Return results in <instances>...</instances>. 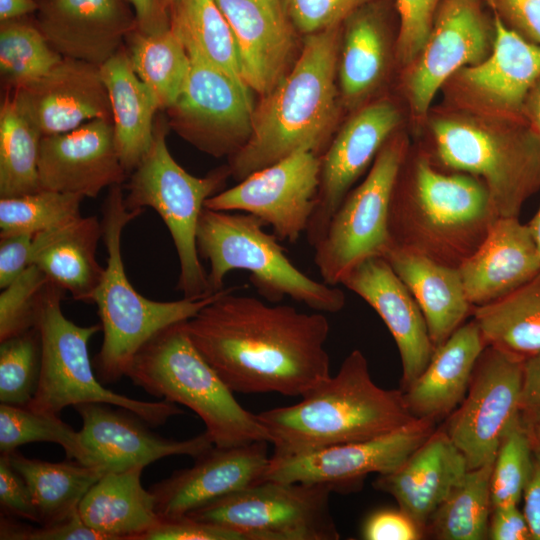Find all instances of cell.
Instances as JSON below:
<instances>
[{
  "label": "cell",
  "mask_w": 540,
  "mask_h": 540,
  "mask_svg": "<svg viewBox=\"0 0 540 540\" xmlns=\"http://www.w3.org/2000/svg\"><path fill=\"white\" fill-rule=\"evenodd\" d=\"M341 24L305 35L299 57L254 109L251 134L229 157L238 182L300 149L322 156L338 117Z\"/></svg>",
  "instance_id": "obj_2"
},
{
  "label": "cell",
  "mask_w": 540,
  "mask_h": 540,
  "mask_svg": "<svg viewBox=\"0 0 540 540\" xmlns=\"http://www.w3.org/2000/svg\"><path fill=\"white\" fill-rule=\"evenodd\" d=\"M493 24L489 54L456 75L464 90L480 104L505 118H523L525 99L540 77V44L511 30L495 14Z\"/></svg>",
  "instance_id": "obj_27"
},
{
  "label": "cell",
  "mask_w": 540,
  "mask_h": 540,
  "mask_svg": "<svg viewBox=\"0 0 540 540\" xmlns=\"http://www.w3.org/2000/svg\"><path fill=\"white\" fill-rule=\"evenodd\" d=\"M50 282L35 264L29 265L0 294V342L35 327L42 293Z\"/></svg>",
  "instance_id": "obj_46"
},
{
  "label": "cell",
  "mask_w": 540,
  "mask_h": 540,
  "mask_svg": "<svg viewBox=\"0 0 540 540\" xmlns=\"http://www.w3.org/2000/svg\"><path fill=\"white\" fill-rule=\"evenodd\" d=\"M321 156L300 149L258 170L205 201V208L253 214L271 226L279 241L296 242L313 214Z\"/></svg>",
  "instance_id": "obj_15"
},
{
  "label": "cell",
  "mask_w": 540,
  "mask_h": 540,
  "mask_svg": "<svg viewBox=\"0 0 540 540\" xmlns=\"http://www.w3.org/2000/svg\"><path fill=\"white\" fill-rule=\"evenodd\" d=\"M170 127L166 115L157 114L151 146L125 184L129 210L154 209L167 226L178 261L177 289L185 298L213 294L208 274L197 250L196 231L205 201L224 190L228 166L196 177L184 170L169 152L166 136Z\"/></svg>",
  "instance_id": "obj_9"
},
{
  "label": "cell",
  "mask_w": 540,
  "mask_h": 540,
  "mask_svg": "<svg viewBox=\"0 0 540 540\" xmlns=\"http://www.w3.org/2000/svg\"><path fill=\"white\" fill-rule=\"evenodd\" d=\"M533 453L529 428L519 415L506 430L493 463L492 508L520 502L532 475Z\"/></svg>",
  "instance_id": "obj_45"
},
{
  "label": "cell",
  "mask_w": 540,
  "mask_h": 540,
  "mask_svg": "<svg viewBox=\"0 0 540 540\" xmlns=\"http://www.w3.org/2000/svg\"><path fill=\"white\" fill-rule=\"evenodd\" d=\"M266 441L234 447L213 445L194 464L149 489L161 517L181 516L264 481L270 456Z\"/></svg>",
  "instance_id": "obj_21"
},
{
  "label": "cell",
  "mask_w": 540,
  "mask_h": 540,
  "mask_svg": "<svg viewBox=\"0 0 540 540\" xmlns=\"http://www.w3.org/2000/svg\"><path fill=\"white\" fill-rule=\"evenodd\" d=\"M143 468L104 473L83 497L81 519L105 540H139L157 523L155 498L141 483Z\"/></svg>",
  "instance_id": "obj_33"
},
{
  "label": "cell",
  "mask_w": 540,
  "mask_h": 540,
  "mask_svg": "<svg viewBox=\"0 0 540 540\" xmlns=\"http://www.w3.org/2000/svg\"><path fill=\"white\" fill-rule=\"evenodd\" d=\"M131 66L155 96L160 111L178 99L190 68L186 47L170 28L157 34L133 30L125 40Z\"/></svg>",
  "instance_id": "obj_37"
},
{
  "label": "cell",
  "mask_w": 540,
  "mask_h": 540,
  "mask_svg": "<svg viewBox=\"0 0 540 540\" xmlns=\"http://www.w3.org/2000/svg\"><path fill=\"white\" fill-rule=\"evenodd\" d=\"M136 17L137 30L157 34L171 28V17L162 0H127Z\"/></svg>",
  "instance_id": "obj_57"
},
{
  "label": "cell",
  "mask_w": 540,
  "mask_h": 540,
  "mask_svg": "<svg viewBox=\"0 0 540 540\" xmlns=\"http://www.w3.org/2000/svg\"><path fill=\"white\" fill-rule=\"evenodd\" d=\"M83 196L40 190L35 193L0 199V236L39 233L58 228L81 218Z\"/></svg>",
  "instance_id": "obj_43"
},
{
  "label": "cell",
  "mask_w": 540,
  "mask_h": 540,
  "mask_svg": "<svg viewBox=\"0 0 540 540\" xmlns=\"http://www.w3.org/2000/svg\"><path fill=\"white\" fill-rule=\"evenodd\" d=\"M301 397L296 404L257 414L274 447L273 456L369 440L416 418L401 389H384L372 380L368 361L358 349L343 360L334 376Z\"/></svg>",
  "instance_id": "obj_4"
},
{
  "label": "cell",
  "mask_w": 540,
  "mask_h": 540,
  "mask_svg": "<svg viewBox=\"0 0 540 540\" xmlns=\"http://www.w3.org/2000/svg\"><path fill=\"white\" fill-rule=\"evenodd\" d=\"M100 73L110 99L116 148L131 173L151 146L160 107L134 72L125 46L100 66Z\"/></svg>",
  "instance_id": "obj_34"
},
{
  "label": "cell",
  "mask_w": 540,
  "mask_h": 540,
  "mask_svg": "<svg viewBox=\"0 0 540 540\" xmlns=\"http://www.w3.org/2000/svg\"><path fill=\"white\" fill-rule=\"evenodd\" d=\"M36 24L65 58L101 66L137 28L127 0H36Z\"/></svg>",
  "instance_id": "obj_22"
},
{
  "label": "cell",
  "mask_w": 540,
  "mask_h": 540,
  "mask_svg": "<svg viewBox=\"0 0 540 540\" xmlns=\"http://www.w3.org/2000/svg\"><path fill=\"white\" fill-rule=\"evenodd\" d=\"M42 136L6 90L0 107V198L41 190L38 160Z\"/></svg>",
  "instance_id": "obj_38"
},
{
  "label": "cell",
  "mask_w": 540,
  "mask_h": 540,
  "mask_svg": "<svg viewBox=\"0 0 540 540\" xmlns=\"http://www.w3.org/2000/svg\"><path fill=\"white\" fill-rule=\"evenodd\" d=\"M524 360L486 346L467 393L443 430L467 460L468 469L495 460L500 442L520 415Z\"/></svg>",
  "instance_id": "obj_14"
},
{
  "label": "cell",
  "mask_w": 540,
  "mask_h": 540,
  "mask_svg": "<svg viewBox=\"0 0 540 540\" xmlns=\"http://www.w3.org/2000/svg\"><path fill=\"white\" fill-rule=\"evenodd\" d=\"M124 198L122 186H112L102 207L107 265L92 303L98 308L103 342L92 362L103 384L126 376L134 357L151 338L171 325L192 318L221 291L203 298L183 297L167 302L147 299L136 291L126 275L121 239L126 225L144 209L129 210Z\"/></svg>",
  "instance_id": "obj_5"
},
{
  "label": "cell",
  "mask_w": 540,
  "mask_h": 540,
  "mask_svg": "<svg viewBox=\"0 0 540 540\" xmlns=\"http://www.w3.org/2000/svg\"><path fill=\"white\" fill-rule=\"evenodd\" d=\"M493 36L487 0H440L429 36L406 78L413 112L424 117L448 78L486 58Z\"/></svg>",
  "instance_id": "obj_17"
},
{
  "label": "cell",
  "mask_w": 540,
  "mask_h": 540,
  "mask_svg": "<svg viewBox=\"0 0 540 540\" xmlns=\"http://www.w3.org/2000/svg\"><path fill=\"white\" fill-rule=\"evenodd\" d=\"M0 507L1 513L40 523L30 488L6 454L0 456Z\"/></svg>",
  "instance_id": "obj_50"
},
{
  "label": "cell",
  "mask_w": 540,
  "mask_h": 540,
  "mask_svg": "<svg viewBox=\"0 0 540 540\" xmlns=\"http://www.w3.org/2000/svg\"><path fill=\"white\" fill-rule=\"evenodd\" d=\"M18 540H105V538L87 526L77 512L69 519L54 525L33 527L23 522Z\"/></svg>",
  "instance_id": "obj_54"
},
{
  "label": "cell",
  "mask_w": 540,
  "mask_h": 540,
  "mask_svg": "<svg viewBox=\"0 0 540 540\" xmlns=\"http://www.w3.org/2000/svg\"><path fill=\"white\" fill-rule=\"evenodd\" d=\"M396 13L395 0H376L342 22L337 81L348 107L360 104L381 83L388 62L390 24Z\"/></svg>",
  "instance_id": "obj_29"
},
{
  "label": "cell",
  "mask_w": 540,
  "mask_h": 540,
  "mask_svg": "<svg viewBox=\"0 0 540 540\" xmlns=\"http://www.w3.org/2000/svg\"><path fill=\"white\" fill-rule=\"evenodd\" d=\"M523 513L528 522L532 540H540V456L534 453L531 478L525 488Z\"/></svg>",
  "instance_id": "obj_58"
},
{
  "label": "cell",
  "mask_w": 540,
  "mask_h": 540,
  "mask_svg": "<svg viewBox=\"0 0 540 540\" xmlns=\"http://www.w3.org/2000/svg\"><path fill=\"white\" fill-rule=\"evenodd\" d=\"M398 11L397 57L410 65L421 52L431 31L440 0H395Z\"/></svg>",
  "instance_id": "obj_48"
},
{
  "label": "cell",
  "mask_w": 540,
  "mask_h": 540,
  "mask_svg": "<svg viewBox=\"0 0 540 540\" xmlns=\"http://www.w3.org/2000/svg\"><path fill=\"white\" fill-rule=\"evenodd\" d=\"M184 322L151 338L134 357L126 377L148 394L194 411L217 447L269 442L257 414L238 403L234 392L194 346Z\"/></svg>",
  "instance_id": "obj_6"
},
{
  "label": "cell",
  "mask_w": 540,
  "mask_h": 540,
  "mask_svg": "<svg viewBox=\"0 0 540 540\" xmlns=\"http://www.w3.org/2000/svg\"><path fill=\"white\" fill-rule=\"evenodd\" d=\"M63 58L29 15L0 21V74L6 90L40 79Z\"/></svg>",
  "instance_id": "obj_41"
},
{
  "label": "cell",
  "mask_w": 540,
  "mask_h": 540,
  "mask_svg": "<svg viewBox=\"0 0 540 540\" xmlns=\"http://www.w3.org/2000/svg\"><path fill=\"white\" fill-rule=\"evenodd\" d=\"M34 234L0 236V288L9 285L31 265Z\"/></svg>",
  "instance_id": "obj_53"
},
{
  "label": "cell",
  "mask_w": 540,
  "mask_h": 540,
  "mask_svg": "<svg viewBox=\"0 0 540 540\" xmlns=\"http://www.w3.org/2000/svg\"><path fill=\"white\" fill-rule=\"evenodd\" d=\"M181 1L182 0H162L170 14L178 7Z\"/></svg>",
  "instance_id": "obj_63"
},
{
  "label": "cell",
  "mask_w": 540,
  "mask_h": 540,
  "mask_svg": "<svg viewBox=\"0 0 540 540\" xmlns=\"http://www.w3.org/2000/svg\"><path fill=\"white\" fill-rule=\"evenodd\" d=\"M326 485L264 480L188 513L244 540H337Z\"/></svg>",
  "instance_id": "obj_11"
},
{
  "label": "cell",
  "mask_w": 540,
  "mask_h": 540,
  "mask_svg": "<svg viewBox=\"0 0 540 540\" xmlns=\"http://www.w3.org/2000/svg\"><path fill=\"white\" fill-rule=\"evenodd\" d=\"M493 461L468 470L461 484L431 517L426 533L439 540H483L488 536Z\"/></svg>",
  "instance_id": "obj_39"
},
{
  "label": "cell",
  "mask_w": 540,
  "mask_h": 540,
  "mask_svg": "<svg viewBox=\"0 0 540 540\" xmlns=\"http://www.w3.org/2000/svg\"><path fill=\"white\" fill-rule=\"evenodd\" d=\"M51 442L60 445L69 460L84 464L86 452L79 431L58 414L37 412L27 406L1 403L0 452L9 454L23 444Z\"/></svg>",
  "instance_id": "obj_42"
},
{
  "label": "cell",
  "mask_w": 540,
  "mask_h": 540,
  "mask_svg": "<svg viewBox=\"0 0 540 540\" xmlns=\"http://www.w3.org/2000/svg\"><path fill=\"white\" fill-rule=\"evenodd\" d=\"M139 540H244L229 529L196 520L189 515L161 517Z\"/></svg>",
  "instance_id": "obj_49"
},
{
  "label": "cell",
  "mask_w": 540,
  "mask_h": 540,
  "mask_svg": "<svg viewBox=\"0 0 540 540\" xmlns=\"http://www.w3.org/2000/svg\"><path fill=\"white\" fill-rule=\"evenodd\" d=\"M376 0H281L287 19L304 36L340 25L354 11Z\"/></svg>",
  "instance_id": "obj_47"
},
{
  "label": "cell",
  "mask_w": 540,
  "mask_h": 540,
  "mask_svg": "<svg viewBox=\"0 0 540 540\" xmlns=\"http://www.w3.org/2000/svg\"><path fill=\"white\" fill-rule=\"evenodd\" d=\"M257 216L239 211L202 210L196 231L200 258L209 263L212 292L224 289L225 276L233 270L249 272V281L270 303L285 297L314 311L336 313L345 306L343 291L317 281L298 269L285 254L278 238L264 230Z\"/></svg>",
  "instance_id": "obj_7"
},
{
  "label": "cell",
  "mask_w": 540,
  "mask_h": 540,
  "mask_svg": "<svg viewBox=\"0 0 540 540\" xmlns=\"http://www.w3.org/2000/svg\"><path fill=\"white\" fill-rule=\"evenodd\" d=\"M432 418H415L387 434L294 456H270L264 480L326 485L341 491L371 473L401 466L436 430Z\"/></svg>",
  "instance_id": "obj_16"
},
{
  "label": "cell",
  "mask_w": 540,
  "mask_h": 540,
  "mask_svg": "<svg viewBox=\"0 0 540 540\" xmlns=\"http://www.w3.org/2000/svg\"><path fill=\"white\" fill-rule=\"evenodd\" d=\"M408 153L406 140L393 135L381 148L366 178L345 196L323 238L313 247L323 282L337 286L359 263L384 257L393 187Z\"/></svg>",
  "instance_id": "obj_12"
},
{
  "label": "cell",
  "mask_w": 540,
  "mask_h": 540,
  "mask_svg": "<svg viewBox=\"0 0 540 540\" xmlns=\"http://www.w3.org/2000/svg\"><path fill=\"white\" fill-rule=\"evenodd\" d=\"M499 217L481 179L443 172L427 153L408 151L390 200L391 246L459 268Z\"/></svg>",
  "instance_id": "obj_3"
},
{
  "label": "cell",
  "mask_w": 540,
  "mask_h": 540,
  "mask_svg": "<svg viewBox=\"0 0 540 540\" xmlns=\"http://www.w3.org/2000/svg\"><path fill=\"white\" fill-rule=\"evenodd\" d=\"M540 256V207L527 223Z\"/></svg>",
  "instance_id": "obj_61"
},
{
  "label": "cell",
  "mask_w": 540,
  "mask_h": 540,
  "mask_svg": "<svg viewBox=\"0 0 540 540\" xmlns=\"http://www.w3.org/2000/svg\"><path fill=\"white\" fill-rule=\"evenodd\" d=\"M431 131L433 163L481 179L500 217H519L540 189V138L523 118H503L494 126L443 117Z\"/></svg>",
  "instance_id": "obj_8"
},
{
  "label": "cell",
  "mask_w": 540,
  "mask_h": 540,
  "mask_svg": "<svg viewBox=\"0 0 540 540\" xmlns=\"http://www.w3.org/2000/svg\"><path fill=\"white\" fill-rule=\"evenodd\" d=\"M276 9L283 10L281 0H260ZM284 12V11H283Z\"/></svg>",
  "instance_id": "obj_64"
},
{
  "label": "cell",
  "mask_w": 540,
  "mask_h": 540,
  "mask_svg": "<svg viewBox=\"0 0 540 540\" xmlns=\"http://www.w3.org/2000/svg\"><path fill=\"white\" fill-rule=\"evenodd\" d=\"M37 8L36 0H0V21L28 16Z\"/></svg>",
  "instance_id": "obj_60"
},
{
  "label": "cell",
  "mask_w": 540,
  "mask_h": 540,
  "mask_svg": "<svg viewBox=\"0 0 540 540\" xmlns=\"http://www.w3.org/2000/svg\"><path fill=\"white\" fill-rule=\"evenodd\" d=\"M73 408L82 419L79 434L86 452L84 465L103 474L145 467L175 455L195 459L214 445L206 431L184 440L161 437L139 416L115 405L82 403Z\"/></svg>",
  "instance_id": "obj_19"
},
{
  "label": "cell",
  "mask_w": 540,
  "mask_h": 540,
  "mask_svg": "<svg viewBox=\"0 0 540 540\" xmlns=\"http://www.w3.org/2000/svg\"><path fill=\"white\" fill-rule=\"evenodd\" d=\"M424 535V531L399 508L372 513L362 528V536L367 540H419Z\"/></svg>",
  "instance_id": "obj_52"
},
{
  "label": "cell",
  "mask_w": 540,
  "mask_h": 540,
  "mask_svg": "<svg viewBox=\"0 0 540 540\" xmlns=\"http://www.w3.org/2000/svg\"><path fill=\"white\" fill-rule=\"evenodd\" d=\"M38 172L41 190L84 198L121 185L129 174L116 148L112 119H94L65 133L42 136Z\"/></svg>",
  "instance_id": "obj_20"
},
{
  "label": "cell",
  "mask_w": 540,
  "mask_h": 540,
  "mask_svg": "<svg viewBox=\"0 0 540 540\" xmlns=\"http://www.w3.org/2000/svg\"><path fill=\"white\" fill-rule=\"evenodd\" d=\"M228 287L184 322L192 343L233 391L303 396L328 379L322 312L269 305Z\"/></svg>",
  "instance_id": "obj_1"
},
{
  "label": "cell",
  "mask_w": 540,
  "mask_h": 540,
  "mask_svg": "<svg viewBox=\"0 0 540 540\" xmlns=\"http://www.w3.org/2000/svg\"><path fill=\"white\" fill-rule=\"evenodd\" d=\"M468 470L465 456L441 428L397 469L379 474L373 486L390 494L426 534L431 517Z\"/></svg>",
  "instance_id": "obj_26"
},
{
  "label": "cell",
  "mask_w": 540,
  "mask_h": 540,
  "mask_svg": "<svg viewBox=\"0 0 540 540\" xmlns=\"http://www.w3.org/2000/svg\"><path fill=\"white\" fill-rule=\"evenodd\" d=\"M488 539L532 540L531 531L523 511L518 504L497 505L492 508Z\"/></svg>",
  "instance_id": "obj_55"
},
{
  "label": "cell",
  "mask_w": 540,
  "mask_h": 540,
  "mask_svg": "<svg viewBox=\"0 0 540 540\" xmlns=\"http://www.w3.org/2000/svg\"><path fill=\"white\" fill-rule=\"evenodd\" d=\"M472 306L497 300L540 274V256L527 223L499 217L458 268Z\"/></svg>",
  "instance_id": "obj_28"
},
{
  "label": "cell",
  "mask_w": 540,
  "mask_h": 540,
  "mask_svg": "<svg viewBox=\"0 0 540 540\" xmlns=\"http://www.w3.org/2000/svg\"><path fill=\"white\" fill-rule=\"evenodd\" d=\"M103 237L96 216L81 217L67 225L34 234L31 264L76 301L92 303L105 268L96 259Z\"/></svg>",
  "instance_id": "obj_32"
},
{
  "label": "cell",
  "mask_w": 540,
  "mask_h": 540,
  "mask_svg": "<svg viewBox=\"0 0 540 540\" xmlns=\"http://www.w3.org/2000/svg\"><path fill=\"white\" fill-rule=\"evenodd\" d=\"M233 33L241 76L264 96L289 71L296 30L283 10L260 0H215Z\"/></svg>",
  "instance_id": "obj_25"
},
{
  "label": "cell",
  "mask_w": 540,
  "mask_h": 540,
  "mask_svg": "<svg viewBox=\"0 0 540 540\" xmlns=\"http://www.w3.org/2000/svg\"><path fill=\"white\" fill-rule=\"evenodd\" d=\"M190 68L176 102L165 112L169 127L214 157L232 156L248 140L254 106L250 89L193 48Z\"/></svg>",
  "instance_id": "obj_13"
},
{
  "label": "cell",
  "mask_w": 540,
  "mask_h": 540,
  "mask_svg": "<svg viewBox=\"0 0 540 540\" xmlns=\"http://www.w3.org/2000/svg\"><path fill=\"white\" fill-rule=\"evenodd\" d=\"M42 341L37 327L0 342V402L28 406L38 387Z\"/></svg>",
  "instance_id": "obj_44"
},
{
  "label": "cell",
  "mask_w": 540,
  "mask_h": 540,
  "mask_svg": "<svg viewBox=\"0 0 540 540\" xmlns=\"http://www.w3.org/2000/svg\"><path fill=\"white\" fill-rule=\"evenodd\" d=\"M170 17L171 28L185 47L195 49L238 83L247 86L241 76L232 30L215 0H182Z\"/></svg>",
  "instance_id": "obj_40"
},
{
  "label": "cell",
  "mask_w": 540,
  "mask_h": 540,
  "mask_svg": "<svg viewBox=\"0 0 540 540\" xmlns=\"http://www.w3.org/2000/svg\"><path fill=\"white\" fill-rule=\"evenodd\" d=\"M487 3L508 28L540 44V0H487Z\"/></svg>",
  "instance_id": "obj_51"
},
{
  "label": "cell",
  "mask_w": 540,
  "mask_h": 540,
  "mask_svg": "<svg viewBox=\"0 0 540 540\" xmlns=\"http://www.w3.org/2000/svg\"><path fill=\"white\" fill-rule=\"evenodd\" d=\"M534 453L540 456V421L529 427Z\"/></svg>",
  "instance_id": "obj_62"
},
{
  "label": "cell",
  "mask_w": 540,
  "mask_h": 540,
  "mask_svg": "<svg viewBox=\"0 0 540 540\" xmlns=\"http://www.w3.org/2000/svg\"><path fill=\"white\" fill-rule=\"evenodd\" d=\"M384 258L416 300L432 345L438 348L472 313L458 268L395 246Z\"/></svg>",
  "instance_id": "obj_31"
},
{
  "label": "cell",
  "mask_w": 540,
  "mask_h": 540,
  "mask_svg": "<svg viewBox=\"0 0 540 540\" xmlns=\"http://www.w3.org/2000/svg\"><path fill=\"white\" fill-rule=\"evenodd\" d=\"M471 315L486 346L522 360L540 354V274Z\"/></svg>",
  "instance_id": "obj_35"
},
{
  "label": "cell",
  "mask_w": 540,
  "mask_h": 540,
  "mask_svg": "<svg viewBox=\"0 0 540 540\" xmlns=\"http://www.w3.org/2000/svg\"><path fill=\"white\" fill-rule=\"evenodd\" d=\"M400 120L394 104L373 102L359 109L329 143L321 156L316 205L305 232L311 247L323 238L335 211L394 135Z\"/></svg>",
  "instance_id": "obj_18"
},
{
  "label": "cell",
  "mask_w": 540,
  "mask_h": 540,
  "mask_svg": "<svg viewBox=\"0 0 540 540\" xmlns=\"http://www.w3.org/2000/svg\"><path fill=\"white\" fill-rule=\"evenodd\" d=\"M519 413L528 428L540 421V354L524 360Z\"/></svg>",
  "instance_id": "obj_56"
},
{
  "label": "cell",
  "mask_w": 540,
  "mask_h": 540,
  "mask_svg": "<svg viewBox=\"0 0 540 540\" xmlns=\"http://www.w3.org/2000/svg\"><path fill=\"white\" fill-rule=\"evenodd\" d=\"M9 90L43 136L71 131L94 119H112L100 66L63 60L40 79Z\"/></svg>",
  "instance_id": "obj_23"
},
{
  "label": "cell",
  "mask_w": 540,
  "mask_h": 540,
  "mask_svg": "<svg viewBox=\"0 0 540 540\" xmlns=\"http://www.w3.org/2000/svg\"><path fill=\"white\" fill-rule=\"evenodd\" d=\"M64 292L50 281L40 299L35 327L41 335L42 365L37 390L27 407L59 414L68 406L106 403L133 412L152 427L183 414L176 403L137 400L103 385L88 353V343L102 330L101 324L80 326L69 320L61 308Z\"/></svg>",
  "instance_id": "obj_10"
},
{
  "label": "cell",
  "mask_w": 540,
  "mask_h": 540,
  "mask_svg": "<svg viewBox=\"0 0 540 540\" xmlns=\"http://www.w3.org/2000/svg\"><path fill=\"white\" fill-rule=\"evenodd\" d=\"M485 347L475 321L462 324L434 350L423 372L402 390L411 414L436 421L448 417L464 399Z\"/></svg>",
  "instance_id": "obj_30"
},
{
  "label": "cell",
  "mask_w": 540,
  "mask_h": 540,
  "mask_svg": "<svg viewBox=\"0 0 540 540\" xmlns=\"http://www.w3.org/2000/svg\"><path fill=\"white\" fill-rule=\"evenodd\" d=\"M6 455L30 488L39 525L43 526L60 523L76 514L85 494L103 475L98 469L75 460L48 462L25 457L17 450Z\"/></svg>",
  "instance_id": "obj_36"
},
{
  "label": "cell",
  "mask_w": 540,
  "mask_h": 540,
  "mask_svg": "<svg viewBox=\"0 0 540 540\" xmlns=\"http://www.w3.org/2000/svg\"><path fill=\"white\" fill-rule=\"evenodd\" d=\"M341 284L369 304L387 326L401 358V390L406 389L426 368L435 350L416 300L384 257L362 261Z\"/></svg>",
  "instance_id": "obj_24"
},
{
  "label": "cell",
  "mask_w": 540,
  "mask_h": 540,
  "mask_svg": "<svg viewBox=\"0 0 540 540\" xmlns=\"http://www.w3.org/2000/svg\"><path fill=\"white\" fill-rule=\"evenodd\" d=\"M522 117L540 138V77L525 99Z\"/></svg>",
  "instance_id": "obj_59"
}]
</instances>
